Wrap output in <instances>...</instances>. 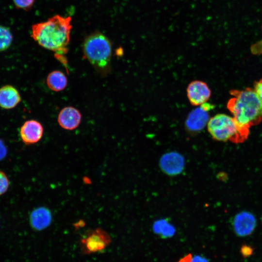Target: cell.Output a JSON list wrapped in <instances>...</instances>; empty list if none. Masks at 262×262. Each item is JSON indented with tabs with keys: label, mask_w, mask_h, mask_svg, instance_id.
Instances as JSON below:
<instances>
[{
	"label": "cell",
	"mask_w": 262,
	"mask_h": 262,
	"mask_svg": "<svg viewBox=\"0 0 262 262\" xmlns=\"http://www.w3.org/2000/svg\"><path fill=\"white\" fill-rule=\"evenodd\" d=\"M71 19L55 15L47 20L33 24L32 38L41 47L53 51L55 56L67 69L66 54L72 28Z\"/></svg>",
	"instance_id": "cell-1"
},
{
	"label": "cell",
	"mask_w": 262,
	"mask_h": 262,
	"mask_svg": "<svg viewBox=\"0 0 262 262\" xmlns=\"http://www.w3.org/2000/svg\"><path fill=\"white\" fill-rule=\"evenodd\" d=\"M227 108L241 126L250 129L262 121V106L253 88L231 90Z\"/></svg>",
	"instance_id": "cell-2"
},
{
	"label": "cell",
	"mask_w": 262,
	"mask_h": 262,
	"mask_svg": "<svg viewBox=\"0 0 262 262\" xmlns=\"http://www.w3.org/2000/svg\"><path fill=\"white\" fill-rule=\"evenodd\" d=\"M82 49L84 57L98 73L106 76L109 73L112 45L104 34L95 32L87 36Z\"/></svg>",
	"instance_id": "cell-3"
},
{
	"label": "cell",
	"mask_w": 262,
	"mask_h": 262,
	"mask_svg": "<svg viewBox=\"0 0 262 262\" xmlns=\"http://www.w3.org/2000/svg\"><path fill=\"white\" fill-rule=\"evenodd\" d=\"M207 128L212 138L221 142L242 143L249 134V129L240 126L233 117L224 114H217L210 118Z\"/></svg>",
	"instance_id": "cell-4"
},
{
	"label": "cell",
	"mask_w": 262,
	"mask_h": 262,
	"mask_svg": "<svg viewBox=\"0 0 262 262\" xmlns=\"http://www.w3.org/2000/svg\"><path fill=\"white\" fill-rule=\"evenodd\" d=\"M232 227L235 233L239 237L250 235L254 230L257 221L255 215L248 211H242L233 217Z\"/></svg>",
	"instance_id": "cell-5"
},
{
	"label": "cell",
	"mask_w": 262,
	"mask_h": 262,
	"mask_svg": "<svg viewBox=\"0 0 262 262\" xmlns=\"http://www.w3.org/2000/svg\"><path fill=\"white\" fill-rule=\"evenodd\" d=\"M187 96L192 105L200 106L209 99L211 91L204 82L195 80L191 82L186 89Z\"/></svg>",
	"instance_id": "cell-6"
},
{
	"label": "cell",
	"mask_w": 262,
	"mask_h": 262,
	"mask_svg": "<svg viewBox=\"0 0 262 262\" xmlns=\"http://www.w3.org/2000/svg\"><path fill=\"white\" fill-rule=\"evenodd\" d=\"M160 165L162 170L166 174L171 176L178 175L184 169V159L177 152H167L161 158Z\"/></svg>",
	"instance_id": "cell-7"
},
{
	"label": "cell",
	"mask_w": 262,
	"mask_h": 262,
	"mask_svg": "<svg viewBox=\"0 0 262 262\" xmlns=\"http://www.w3.org/2000/svg\"><path fill=\"white\" fill-rule=\"evenodd\" d=\"M44 128L42 124L35 120L25 121L20 129V135L23 143L31 145L39 142L43 136Z\"/></svg>",
	"instance_id": "cell-8"
},
{
	"label": "cell",
	"mask_w": 262,
	"mask_h": 262,
	"mask_svg": "<svg viewBox=\"0 0 262 262\" xmlns=\"http://www.w3.org/2000/svg\"><path fill=\"white\" fill-rule=\"evenodd\" d=\"M109 235L100 229L92 230L82 242L89 252H96L105 248L110 242Z\"/></svg>",
	"instance_id": "cell-9"
},
{
	"label": "cell",
	"mask_w": 262,
	"mask_h": 262,
	"mask_svg": "<svg viewBox=\"0 0 262 262\" xmlns=\"http://www.w3.org/2000/svg\"><path fill=\"white\" fill-rule=\"evenodd\" d=\"M209 116L208 111L200 106L189 114L185 122V127L189 132H199L208 124Z\"/></svg>",
	"instance_id": "cell-10"
},
{
	"label": "cell",
	"mask_w": 262,
	"mask_h": 262,
	"mask_svg": "<svg viewBox=\"0 0 262 262\" xmlns=\"http://www.w3.org/2000/svg\"><path fill=\"white\" fill-rule=\"evenodd\" d=\"M82 119V115L76 108L71 107H66L63 108L58 115V122L63 129L67 130H73L76 129L80 125Z\"/></svg>",
	"instance_id": "cell-11"
},
{
	"label": "cell",
	"mask_w": 262,
	"mask_h": 262,
	"mask_svg": "<svg viewBox=\"0 0 262 262\" xmlns=\"http://www.w3.org/2000/svg\"><path fill=\"white\" fill-rule=\"evenodd\" d=\"M52 214L46 207H40L34 209L31 213L30 222L32 228L37 230H43L50 224Z\"/></svg>",
	"instance_id": "cell-12"
},
{
	"label": "cell",
	"mask_w": 262,
	"mask_h": 262,
	"mask_svg": "<svg viewBox=\"0 0 262 262\" xmlns=\"http://www.w3.org/2000/svg\"><path fill=\"white\" fill-rule=\"evenodd\" d=\"M21 101L18 91L11 85H5L0 88V107L4 109L15 108Z\"/></svg>",
	"instance_id": "cell-13"
},
{
	"label": "cell",
	"mask_w": 262,
	"mask_h": 262,
	"mask_svg": "<svg viewBox=\"0 0 262 262\" xmlns=\"http://www.w3.org/2000/svg\"><path fill=\"white\" fill-rule=\"evenodd\" d=\"M46 82L50 89L55 92H59L64 90L66 87L67 79L62 71L54 70L48 74Z\"/></svg>",
	"instance_id": "cell-14"
},
{
	"label": "cell",
	"mask_w": 262,
	"mask_h": 262,
	"mask_svg": "<svg viewBox=\"0 0 262 262\" xmlns=\"http://www.w3.org/2000/svg\"><path fill=\"white\" fill-rule=\"evenodd\" d=\"M12 41L13 34L9 28L0 25V52L7 49Z\"/></svg>",
	"instance_id": "cell-15"
},
{
	"label": "cell",
	"mask_w": 262,
	"mask_h": 262,
	"mask_svg": "<svg viewBox=\"0 0 262 262\" xmlns=\"http://www.w3.org/2000/svg\"><path fill=\"white\" fill-rule=\"evenodd\" d=\"M154 229L157 233L161 234L162 236L166 237L172 235L174 232V229L165 221H158L155 223Z\"/></svg>",
	"instance_id": "cell-16"
},
{
	"label": "cell",
	"mask_w": 262,
	"mask_h": 262,
	"mask_svg": "<svg viewBox=\"0 0 262 262\" xmlns=\"http://www.w3.org/2000/svg\"><path fill=\"white\" fill-rule=\"evenodd\" d=\"M13 1L17 8L28 11L33 7L35 0H13Z\"/></svg>",
	"instance_id": "cell-17"
},
{
	"label": "cell",
	"mask_w": 262,
	"mask_h": 262,
	"mask_svg": "<svg viewBox=\"0 0 262 262\" xmlns=\"http://www.w3.org/2000/svg\"><path fill=\"white\" fill-rule=\"evenodd\" d=\"M9 187V180L6 175L0 171V195L4 194Z\"/></svg>",
	"instance_id": "cell-18"
},
{
	"label": "cell",
	"mask_w": 262,
	"mask_h": 262,
	"mask_svg": "<svg viewBox=\"0 0 262 262\" xmlns=\"http://www.w3.org/2000/svg\"><path fill=\"white\" fill-rule=\"evenodd\" d=\"M262 106V79L255 81L254 83V88Z\"/></svg>",
	"instance_id": "cell-19"
},
{
	"label": "cell",
	"mask_w": 262,
	"mask_h": 262,
	"mask_svg": "<svg viewBox=\"0 0 262 262\" xmlns=\"http://www.w3.org/2000/svg\"><path fill=\"white\" fill-rule=\"evenodd\" d=\"M251 50L252 52L255 54H260L262 53V40L254 44L251 46Z\"/></svg>",
	"instance_id": "cell-20"
},
{
	"label": "cell",
	"mask_w": 262,
	"mask_h": 262,
	"mask_svg": "<svg viewBox=\"0 0 262 262\" xmlns=\"http://www.w3.org/2000/svg\"><path fill=\"white\" fill-rule=\"evenodd\" d=\"M252 252V249L249 246H243L241 248V253L244 256L251 255Z\"/></svg>",
	"instance_id": "cell-21"
},
{
	"label": "cell",
	"mask_w": 262,
	"mask_h": 262,
	"mask_svg": "<svg viewBox=\"0 0 262 262\" xmlns=\"http://www.w3.org/2000/svg\"><path fill=\"white\" fill-rule=\"evenodd\" d=\"M7 153L6 147L4 146L3 142L0 140V160L3 159Z\"/></svg>",
	"instance_id": "cell-22"
},
{
	"label": "cell",
	"mask_w": 262,
	"mask_h": 262,
	"mask_svg": "<svg viewBox=\"0 0 262 262\" xmlns=\"http://www.w3.org/2000/svg\"><path fill=\"white\" fill-rule=\"evenodd\" d=\"M192 262V257L191 254H189L186 256L182 258L178 262Z\"/></svg>",
	"instance_id": "cell-23"
},
{
	"label": "cell",
	"mask_w": 262,
	"mask_h": 262,
	"mask_svg": "<svg viewBox=\"0 0 262 262\" xmlns=\"http://www.w3.org/2000/svg\"><path fill=\"white\" fill-rule=\"evenodd\" d=\"M194 262H207L206 261H205V260H203V259H200V260H199V259L196 260H196H195Z\"/></svg>",
	"instance_id": "cell-24"
},
{
	"label": "cell",
	"mask_w": 262,
	"mask_h": 262,
	"mask_svg": "<svg viewBox=\"0 0 262 262\" xmlns=\"http://www.w3.org/2000/svg\"></svg>",
	"instance_id": "cell-25"
}]
</instances>
